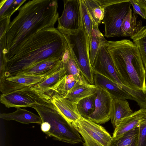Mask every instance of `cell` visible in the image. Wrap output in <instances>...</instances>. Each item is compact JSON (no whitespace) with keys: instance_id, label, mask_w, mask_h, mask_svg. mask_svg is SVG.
Segmentation results:
<instances>
[{"instance_id":"cell-1","label":"cell","mask_w":146,"mask_h":146,"mask_svg":"<svg viewBox=\"0 0 146 146\" xmlns=\"http://www.w3.org/2000/svg\"><path fill=\"white\" fill-rule=\"evenodd\" d=\"M57 0L29 1L18 9L5 34L0 38V54L6 57L38 32L54 27L59 18Z\"/></svg>"},{"instance_id":"cell-2","label":"cell","mask_w":146,"mask_h":146,"mask_svg":"<svg viewBox=\"0 0 146 146\" xmlns=\"http://www.w3.org/2000/svg\"><path fill=\"white\" fill-rule=\"evenodd\" d=\"M67 45L64 35L57 28L38 32L5 58V73L1 79L15 76L44 61L62 58Z\"/></svg>"},{"instance_id":"cell-3","label":"cell","mask_w":146,"mask_h":146,"mask_svg":"<svg viewBox=\"0 0 146 146\" xmlns=\"http://www.w3.org/2000/svg\"><path fill=\"white\" fill-rule=\"evenodd\" d=\"M107 47L124 85L146 93V71L138 48L130 40L108 41Z\"/></svg>"},{"instance_id":"cell-4","label":"cell","mask_w":146,"mask_h":146,"mask_svg":"<svg viewBox=\"0 0 146 146\" xmlns=\"http://www.w3.org/2000/svg\"><path fill=\"white\" fill-rule=\"evenodd\" d=\"M42 122L50 125L49 131L46 134L55 140L74 144L82 143L83 138L70 123L55 109L53 105L38 106L33 107Z\"/></svg>"},{"instance_id":"cell-5","label":"cell","mask_w":146,"mask_h":146,"mask_svg":"<svg viewBox=\"0 0 146 146\" xmlns=\"http://www.w3.org/2000/svg\"><path fill=\"white\" fill-rule=\"evenodd\" d=\"M62 33L70 47L81 74L88 83L94 85V71L90 58L89 42L82 17L80 27L78 31Z\"/></svg>"},{"instance_id":"cell-6","label":"cell","mask_w":146,"mask_h":146,"mask_svg":"<svg viewBox=\"0 0 146 146\" xmlns=\"http://www.w3.org/2000/svg\"><path fill=\"white\" fill-rule=\"evenodd\" d=\"M52 92H44L27 87L9 92L3 93L0 97L1 103L9 108L33 107L38 106H50Z\"/></svg>"},{"instance_id":"cell-7","label":"cell","mask_w":146,"mask_h":146,"mask_svg":"<svg viewBox=\"0 0 146 146\" xmlns=\"http://www.w3.org/2000/svg\"><path fill=\"white\" fill-rule=\"evenodd\" d=\"M82 136L84 146H111L113 139L102 126L80 117L72 123Z\"/></svg>"},{"instance_id":"cell-8","label":"cell","mask_w":146,"mask_h":146,"mask_svg":"<svg viewBox=\"0 0 146 146\" xmlns=\"http://www.w3.org/2000/svg\"><path fill=\"white\" fill-rule=\"evenodd\" d=\"M131 5L129 0L110 5L105 8L102 21L106 37L121 36V26L123 19L130 10Z\"/></svg>"},{"instance_id":"cell-9","label":"cell","mask_w":146,"mask_h":146,"mask_svg":"<svg viewBox=\"0 0 146 146\" xmlns=\"http://www.w3.org/2000/svg\"><path fill=\"white\" fill-rule=\"evenodd\" d=\"M107 42L106 40L100 46L92 67L93 70L110 79L121 88L132 95L135 90L124 85L117 74L113 60L107 48Z\"/></svg>"},{"instance_id":"cell-10","label":"cell","mask_w":146,"mask_h":146,"mask_svg":"<svg viewBox=\"0 0 146 146\" xmlns=\"http://www.w3.org/2000/svg\"><path fill=\"white\" fill-rule=\"evenodd\" d=\"M63 67L62 60L56 66L44 73L36 75H17L0 79V90L6 93L33 86L43 81Z\"/></svg>"},{"instance_id":"cell-11","label":"cell","mask_w":146,"mask_h":146,"mask_svg":"<svg viewBox=\"0 0 146 146\" xmlns=\"http://www.w3.org/2000/svg\"><path fill=\"white\" fill-rule=\"evenodd\" d=\"M63 3V10L58 19L57 28L62 33L76 32L82 21L80 0H64Z\"/></svg>"},{"instance_id":"cell-12","label":"cell","mask_w":146,"mask_h":146,"mask_svg":"<svg viewBox=\"0 0 146 146\" xmlns=\"http://www.w3.org/2000/svg\"><path fill=\"white\" fill-rule=\"evenodd\" d=\"M97 87L95 110L90 115L89 119L100 124L105 123L111 119L113 98L105 89Z\"/></svg>"},{"instance_id":"cell-13","label":"cell","mask_w":146,"mask_h":146,"mask_svg":"<svg viewBox=\"0 0 146 146\" xmlns=\"http://www.w3.org/2000/svg\"><path fill=\"white\" fill-rule=\"evenodd\" d=\"M52 102L54 109L71 123L76 121L81 117L76 103L56 94L52 96Z\"/></svg>"},{"instance_id":"cell-14","label":"cell","mask_w":146,"mask_h":146,"mask_svg":"<svg viewBox=\"0 0 146 146\" xmlns=\"http://www.w3.org/2000/svg\"><path fill=\"white\" fill-rule=\"evenodd\" d=\"M94 85L105 89L113 98L134 100L129 93L121 88L113 81L97 72H94Z\"/></svg>"},{"instance_id":"cell-15","label":"cell","mask_w":146,"mask_h":146,"mask_svg":"<svg viewBox=\"0 0 146 146\" xmlns=\"http://www.w3.org/2000/svg\"><path fill=\"white\" fill-rule=\"evenodd\" d=\"M145 111V109H140L121 120L114 128L112 136L113 140L119 139L126 133L138 127L144 115Z\"/></svg>"},{"instance_id":"cell-16","label":"cell","mask_w":146,"mask_h":146,"mask_svg":"<svg viewBox=\"0 0 146 146\" xmlns=\"http://www.w3.org/2000/svg\"><path fill=\"white\" fill-rule=\"evenodd\" d=\"M85 78L81 74L78 76L65 74L50 89V91L56 94L64 97L75 87Z\"/></svg>"},{"instance_id":"cell-17","label":"cell","mask_w":146,"mask_h":146,"mask_svg":"<svg viewBox=\"0 0 146 146\" xmlns=\"http://www.w3.org/2000/svg\"><path fill=\"white\" fill-rule=\"evenodd\" d=\"M0 117L8 121L15 120L23 124L36 123L41 124L42 123L39 116L21 108H17L16 110L13 112L1 113Z\"/></svg>"},{"instance_id":"cell-18","label":"cell","mask_w":146,"mask_h":146,"mask_svg":"<svg viewBox=\"0 0 146 146\" xmlns=\"http://www.w3.org/2000/svg\"><path fill=\"white\" fill-rule=\"evenodd\" d=\"M133 112L126 100L113 98L111 103V119L114 128L121 120L130 115Z\"/></svg>"},{"instance_id":"cell-19","label":"cell","mask_w":146,"mask_h":146,"mask_svg":"<svg viewBox=\"0 0 146 146\" xmlns=\"http://www.w3.org/2000/svg\"><path fill=\"white\" fill-rule=\"evenodd\" d=\"M97 87L88 83L84 79L64 98L77 103L81 99L95 94Z\"/></svg>"},{"instance_id":"cell-20","label":"cell","mask_w":146,"mask_h":146,"mask_svg":"<svg viewBox=\"0 0 146 146\" xmlns=\"http://www.w3.org/2000/svg\"><path fill=\"white\" fill-rule=\"evenodd\" d=\"M137 16L132 12L131 8L123 20L121 26V36L131 37L137 33L143 27L141 20L137 21Z\"/></svg>"},{"instance_id":"cell-21","label":"cell","mask_w":146,"mask_h":146,"mask_svg":"<svg viewBox=\"0 0 146 146\" xmlns=\"http://www.w3.org/2000/svg\"><path fill=\"white\" fill-rule=\"evenodd\" d=\"M98 26V25L95 24L89 41L90 58L92 68L100 46L106 40L99 30Z\"/></svg>"},{"instance_id":"cell-22","label":"cell","mask_w":146,"mask_h":146,"mask_svg":"<svg viewBox=\"0 0 146 146\" xmlns=\"http://www.w3.org/2000/svg\"><path fill=\"white\" fill-rule=\"evenodd\" d=\"M62 58L50 59L39 63L17 74V75H36L46 72L58 65Z\"/></svg>"},{"instance_id":"cell-23","label":"cell","mask_w":146,"mask_h":146,"mask_svg":"<svg viewBox=\"0 0 146 146\" xmlns=\"http://www.w3.org/2000/svg\"><path fill=\"white\" fill-rule=\"evenodd\" d=\"M66 74L63 66L43 81L33 86L32 88L35 91L44 92H50L53 87Z\"/></svg>"},{"instance_id":"cell-24","label":"cell","mask_w":146,"mask_h":146,"mask_svg":"<svg viewBox=\"0 0 146 146\" xmlns=\"http://www.w3.org/2000/svg\"><path fill=\"white\" fill-rule=\"evenodd\" d=\"M62 60L66 74L74 76H78L81 74L80 71L68 43Z\"/></svg>"},{"instance_id":"cell-25","label":"cell","mask_w":146,"mask_h":146,"mask_svg":"<svg viewBox=\"0 0 146 146\" xmlns=\"http://www.w3.org/2000/svg\"><path fill=\"white\" fill-rule=\"evenodd\" d=\"M96 97L95 94L81 99L76 103L78 110L81 117L89 119L90 115L95 110Z\"/></svg>"},{"instance_id":"cell-26","label":"cell","mask_w":146,"mask_h":146,"mask_svg":"<svg viewBox=\"0 0 146 146\" xmlns=\"http://www.w3.org/2000/svg\"><path fill=\"white\" fill-rule=\"evenodd\" d=\"M95 24L99 25L104 16V10L97 0H83Z\"/></svg>"},{"instance_id":"cell-27","label":"cell","mask_w":146,"mask_h":146,"mask_svg":"<svg viewBox=\"0 0 146 146\" xmlns=\"http://www.w3.org/2000/svg\"><path fill=\"white\" fill-rule=\"evenodd\" d=\"M130 38L138 48L146 71V27L143 26L139 31Z\"/></svg>"},{"instance_id":"cell-28","label":"cell","mask_w":146,"mask_h":146,"mask_svg":"<svg viewBox=\"0 0 146 146\" xmlns=\"http://www.w3.org/2000/svg\"><path fill=\"white\" fill-rule=\"evenodd\" d=\"M138 126L127 132L117 140H113L111 146H137Z\"/></svg>"},{"instance_id":"cell-29","label":"cell","mask_w":146,"mask_h":146,"mask_svg":"<svg viewBox=\"0 0 146 146\" xmlns=\"http://www.w3.org/2000/svg\"><path fill=\"white\" fill-rule=\"evenodd\" d=\"M80 3L82 19L89 42L95 24L92 20L83 0H80Z\"/></svg>"},{"instance_id":"cell-30","label":"cell","mask_w":146,"mask_h":146,"mask_svg":"<svg viewBox=\"0 0 146 146\" xmlns=\"http://www.w3.org/2000/svg\"><path fill=\"white\" fill-rule=\"evenodd\" d=\"M138 127L137 146H146V109Z\"/></svg>"},{"instance_id":"cell-31","label":"cell","mask_w":146,"mask_h":146,"mask_svg":"<svg viewBox=\"0 0 146 146\" xmlns=\"http://www.w3.org/2000/svg\"><path fill=\"white\" fill-rule=\"evenodd\" d=\"M26 1V0H15L5 12L3 16L0 18L5 17H11L13 14L18 10L21 6Z\"/></svg>"},{"instance_id":"cell-32","label":"cell","mask_w":146,"mask_h":146,"mask_svg":"<svg viewBox=\"0 0 146 146\" xmlns=\"http://www.w3.org/2000/svg\"><path fill=\"white\" fill-rule=\"evenodd\" d=\"M10 18L8 17L0 18V38L5 34L11 23Z\"/></svg>"},{"instance_id":"cell-33","label":"cell","mask_w":146,"mask_h":146,"mask_svg":"<svg viewBox=\"0 0 146 146\" xmlns=\"http://www.w3.org/2000/svg\"><path fill=\"white\" fill-rule=\"evenodd\" d=\"M130 2L133 8V13L140 15L144 19H146V11L135 1L130 0Z\"/></svg>"},{"instance_id":"cell-34","label":"cell","mask_w":146,"mask_h":146,"mask_svg":"<svg viewBox=\"0 0 146 146\" xmlns=\"http://www.w3.org/2000/svg\"><path fill=\"white\" fill-rule=\"evenodd\" d=\"M15 0H1L0 2V17H1Z\"/></svg>"},{"instance_id":"cell-35","label":"cell","mask_w":146,"mask_h":146,"mask_svg":"<svg viewBox=\"0 0 146 146\" xmlns=\"http://www.w3.org/2000/svg\"><path fill=\"white\" fill-rule=\"evenodd\" d=\"M104 9L108 6L113 4L128 1L129 0H97Z\"/></svg>"},{"instance_id":"cell-36","label":"cell","mask_w":146,"mask_h":146,"mask_svg":"<svg viewBox=\"0 0 146 146\" xmlns=\"http://www.w3.org/2000/svg\"><path fill=\"white\" fill-rule=\"evenodd\" d=\"M50 127V124L48 122H42L41 124V129L43 132L46 134L49 131Z\"/></svg>"},{"instance_id":"cell-37","label":"cell","mask_w":146,"mask_h":146,"mask_svg":"<svg viewBox=\"0 0 146 146\" xmlns=\"http://www.w3.org/2000/svg\"><path fill=\"white\" fill-rule=\"evenodd\" d=\"M135 1L146 11V0H135Z\"/></svg>"}]
</instances>
